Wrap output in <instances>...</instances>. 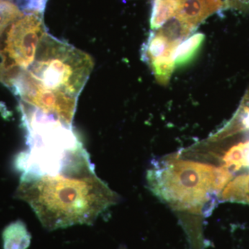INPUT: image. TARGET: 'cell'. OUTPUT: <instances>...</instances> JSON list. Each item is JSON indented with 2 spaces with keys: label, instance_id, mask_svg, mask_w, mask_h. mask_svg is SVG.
<instances>
[{
  "label": "cell",
  "instance_id": "6da1fadb",
  "mask_svg": "<svg viewBox=\"0 0 249 249\" xmlns=\"http://www.w3.org/2000/svg\"><path fill=\"white\" fill-rule=\"evenodd\" d=\"M16 194L49 231L91 225L119 200L96 175L83 144L58 165L39 173L22 174Z\"/></svg>",
  "mask_w": 249,
  "mask_h": 249
},
{
  "label": "cell",
  "instance_id": "7a4b0ae2",
  "mask_svg": "<svg viewBox=\"0 0 249 249\" xmlns=\"http://www.w3.org/2000/svg\"><path fill=\"white\" fill-rule=\"evenodd\" d=\"M213 165L178 153L155 160L147 172L150 189L178 211L211 213L217 198Z\"/></svg>",
  "mask_w": 249,
  "mask_h": 249
},
{
  "label": "cell",
  "instance_id": "3957f363",
  "mask_svg": "<svg viewBox=\"0 0 249 249\" xmlns=\"http://www.w3.org/2000/svg\"><path fill=\"white\" fill-rule=\"evenodd\" d=\"M93 67L88 54L47 33L32 65L21 70L9 88L20 100L37 91L78 98Z\"/></svg>",
  "mask_w": 249,
  "mask_h": 249
},
{
  "label": "cell",
  "instance_id": "277c9868",
  "mask_svg": "<svg viewBox=\"0 0 249 249\" xmlns=\"http://www.w3.org/2000/svg\"><path fill=\"white\" fill-rule=\"evenodd\" d=\"M42 13L29 12L11 24L6 33L0 63L27 70L35 60L41 41L47 35Z\"/></svg>",
  "mask_w": 249,
  "mask_h": 249
},
{
  "label": "cell",
  "instance_id": "5b68a950",
  "mask_svg": "<svg viewBox=\"0 0 249 249\" xmlns=\"http://www.w3.org/2000/svg\"><path fill=\"white\" fill-rule=\"evenodd\" d=\"M166 33H152L142 49L145 60L149 62L152 70L160 82H166L175 67L174 53L179 40L171 41Z\"/></svg>",
  "mask_w": 249,
  "mask_h": 249
},
{
  "label": "cell",
  "instance_id": "8992f818",
  "mask_svg": "<svg viewBox=\"0 0 249 249\" xmlns=\"http://www.w3.org/2000/svg\"><path fill=\"white\" fill-rule=\"evenodd\" d=\"M222 6V0H183L176 16L188 26L194 25Z\"/></svg>",
  "mask_w": 249,
  "mask_h": 249
},
{
  "label": "cell",
  "instance_id": "52a82bcc",
  "mask_svg": "<svg viewBox=\"0 0 249 249\" xmlns=\"http://www.w3.org/2000/svg\"><path fill=\"white\" fill-rule=\"evenodd\" d=\"M3 249H27L31 235L24 222L17 221L10 224L3 231Z\"/></svg>",
  "mask_w": 249,
  "mask_h": 249
},
{
  "label": "cell",
  "instance_id": "ba28073f",
  "mask_svg": "<svg viewBox=\"0 0 249 249\" xmlns=\"http://www.w3.org/2000/svg\"><path fill=\"white\" fill-rule=\"evenodd\" d=\"M205 39L204 34L198 33L178 44L174 53L175 67L187 66L199 53Z\"/></svg>",
  "mask_w": 249,
  "mask_h": 249
},
{
  "label": "cell",
  "instance_id": "9c48e42d",
  "mask_svg": "<svg viewBox=\"0 0 249 249\" xmlns=\"http://www.w3.org/2000/svg\"><path fill=\"white\" fill-rule=\"evenodd\" d=\"M183 0H153L150 26L152 29L163 27L176 16Z\"/></svg>",
  "mask_w": 249,
  "mask_h": 249
},
{
  "label": "cell",
  "instance_id": "30bf717a",
  "mask_svg": "<svg viewBox=\"0 0 249 249\" xmlns=\"http://www.w3.org/2000/svg\"><path fill=\"white\" fill-rule=\"evenodd\" d=\"M23 15L17 5L6 0H0V40L7 27Z\"/></svg>",
  "mask_w": 249,
  "mask_h": 249
},
{
  "label": "cell",
  "instance_id": "8fae6325",
  "mask_svg": "<svg viewBox=\"0 0 249 249\" xmlns=\"http://www.w3.org/2000/svg\"><path fill=\"white\" fill-rule=\"evenodd\" d=\"M47 0H19L18 1L19 9L29 12H43Z\"/></svg>",
  "mask_w": 249,
  "mask_h": 249
},
{
  "label": "cell",
  "instance_id": "7c38bea8",
  "mask_svg": "<svg viewBox=\"0 0 249 249\" xmlns=\"http://www.w3.org/2000/svg\"><path fill=\"white\" fill-rule=\"evenodd\" d=\"M120 249H126L124 248V247H121V248Z\"/></svg>",
  "mask_w": 249,
  "mask_h": 249
},
{
  "label": "cell",
  "instance_id": "4fadbf2b",
  "mask_svg": "<svg viewBox=\"0 0 249 249\" xmlns=\"http://www.w3.org/2000/svg\"><path fill=\"white\" fill-rule=\"evenodd\" d=\"M17 1H19V0H17Z\"/></svg>",
  "mask_w": 249,
  "mask_h": 249
}]
</instances>
